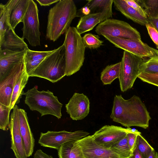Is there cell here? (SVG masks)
Listing matches in <instances>:
<instances>
[{
  "mask_svg": "<svg viewBox=\"0 0 158 158\" xmlns=\"http://www.w3.org/2000/svg\"><path fill=\"white\" fill-rule=\"evenodd\" d=\"M136 146L143 158H148L154 148L141 135L138 134L136 137Z\"/></svg>",
  "mask_w": 158,
  "mask_h": 158,
  "instance_id": "cell-30",
  "label": "cell"
},
{
  "mask_svg": "<svg viewBox=\"0 0 158 158\" xmlns=\"http://www.w3.org/2000/svg\"><path fill=\"white\" fill-rule=\"evenodd\" d=\"M149 23H150L158 32V17L156 18H148Z\"/></svg>",
  "mask_w": 158,
  "mask_h": 158,
  "instance_id": "cell-41",
  "label": "cell"
},
{
  "mask_svg": "<svg viewBox=\"0 0 158 158\" xmlns=\"http://www.w3.org/2000/svg\"><path fill=\"white\" fill-rule=\"evenodd\" d=\"M115 9L128 19L143 26L149 23L148 18L142 16L136 10L129 6L124 0H113Z\"/></svg>",
  "mask_w": 158,
  "mask_h": 158,
  "instance_id": "cell-20",
  "label": "cell"
},
{
  "mask_svg": "<svg viewBox=\"0 0 158 158\" xmlns=\"http://www.w3.org/2000/svg\"><path fill=\"white\" fill-rule=\"evenodd\" d=\"M145 26L149 35L158 49V32L149 23Z\"/></svg>",
  "mask_w": 158,
  "mask_h": 158,
  "instance_id": "cell-37",
  "label": "cell"
},
{
  "mask_svg": "<svg viewBox=\"0 0 158 158\" xmlns=\"http://www.w3.org/2000/svg\"><path fill=\"white\" fill-rule=\"evenodd\" d=\"M60 0H37L41 6H49L52 4L58 2Z\"/></svg>",
  "mask_w": 158,
  "mask_h": 158,
  "instance_id": "cell-40",
  "label": "cell"
},
{
  "mask_svg": "<svg viewBox=\"0 0 158 158\" xmlns=\"http://www.w3.org/2000/svg\"><path fill=\"white\" fill-rule=\"evenodd\" d=\"M104 37L116 47L131 53L143 59L151 57L156 54L155 48L149 46L142 40L106 36Z\"/></svg>",
  "mask_w": 158,
  "mask_h": 158,
  "instance_id": "cell-10",
  "label": "cell"
},
{
  "mask_svg": "<svg viewBox=\"0 0 158 158\" xmlns=\"http://www.w3.org/2000/svg\"><path fill=\"white\" fill-rule=\"evenodd\" d=\"M23 40L18 36L14 30L10 26L5 32L2 42L0 44V49L16 51H25L28 48Z\"/></svg>",
  "mask_w": 158,
  "mask_h": 158,
  "instance_id": "cell-19",
  "label": "cell"
},
{
  "mask_svg": "<svg viewBox=\"0 0 158 158\" xmlns=\"http://www.w3.org/2000/svg\"><path fill=\"white\" fill-rule=\"evenodd\" d=\"M132 153V155L129 158H143L136 145Z\"/></svg>",
  "mask_w": 158,
  "mask_h": 158,
  "instance_id": "cell-42",
  "label": "cell"
},
{
  "mask_svg": "<svg viewBox=\"0 0 158 158\" xmlns=\"http://www.w3.org/2000/svg\"><path fill=\"white\" fill-rule=\"evenodd\" d=\"M11 109L9 106L0 103V128L4 131L10 129V114Z\"/></svg>",
  "mask_w": 158,
  "mask_h": 158,
  "instance_id": "cell-32",
  "label": "cell"
},
{
  "mask_svg": "<svg viewBox=\"0 0 158 158\" xmlns=\"http://www.w3.org/2000/svg\"><path fill=\"white\" fill-rule=\"evenodd\" d=\"M86 5L90 10L91 13L102 12L105 10L112 9L113 0H89Z\"/></svg>",
  "mask_w": 158,
  "mask_h": 158,
  "instance_id": "cell-28",
  "label": "cell"
},
{
  "mask_svg": "<svg viewBox=\"0 0 158 158\" xmlns=\"http://www.w3.org/2000/svg\"><path fill=\"white\" fill-rule=\"evenodd\" d=\"M110 117L114 122L127 128L135 126L145 129L151 119L145 104L135 95L127 100L121 95H116Z\"/></svg>",
  "mask_w": 158,
  "mask_h": 158,
  "instance_id": "cell-1",
  "label": "cell"
},
{
  "mask_svg": "<svg viewBox=\"0 0 158 158\" xmlns=\"http://www.w3.org/2000/svg\"><path fill=\"white\" fill-rule=\"evenodd\" d=\"M77 8L72 0H60L49 10L46 39L53 42L65 34L73 20L77 17Z\"/></svg>",
  "mask_w": 158,
  "mask_h": 158,
  "instance_id": "cell-2",
  "label": "cell"
},
{
  "mask_svg": "<svg viewBox=\"0 0 158 158\" xmlns=\"http://www.w3.org/2000/svg\"><path fill=\"white\" fill-rule=\"evenodd\" d=\"M91 13V12L90 10L88 7L85 5L84 6L77 11V17H81Z\"/></svg>",
  "mask_w": 158,
  "mask_h": 158,
  "instance_id": "cell-38",
  "label": "cell"
},
{
  "mask_svg": "<svg viewBox=\"0 0 158 158\" xmlns=\"http://www.w3.org/2000/svg\"><path fill=\"white\" fill-rule=\"evenodd\" d=\"M148 158H158V153L154 150L152 151Z\"/></svg>",
  "mask_w": 158,
  "mask_h": 158,
  "instance_id": "cell-43",
  "label": "cell"
},
{
  "mask_svg": "<svg viewBox=\"0 0 158 158\" xmlns=\"http://www.w3.org/2000/svg\"><path fill=\"white\" fill-rule=\"evenodd\" d=\"M29 77L25 71L16 84L13 91L10 106L11 110L14 109L16 104L19 102L23 94V89L27 83Z\"/></svg>",
  "mask_w": 158,
  "mask_h": 158,
  "instance_id": "cell-26",
  "label": "cell"
},
{
  "mask_svg": "<svg viewBox=\"0 0 158 158\" xmlns=\"http://www.w3.org/2000/svg\"><path fill=\"white\" fill-rule=\"evenodd\" d=\"M155 55L147 59H143L140 65L142 73H158V50L155 49Z\"/></svg>",
  "mask_w": 158,
  "mask_h": 158,
  "instance_id": "cell-27",
  "label": "cell"
},
{
  "mask_svg": "<svg viewBox=\"0 0 158 158\" xmlns=\"http://www.w3.org/2000/svg\"><path fill=\"white\" fill-rule=\"evenodd\" d=\"M83 43L85 48L96 49L103 45V41L100 40L98 35L91 33L85 34L82 37Z\"/></svg>",
  "mask_w": 158,
  "mask_h": 158,
  "instance_id": "cell-31",
  "label": "cell"
},
{
  "mask_svg": "<svg viewBox=\"0 0 158 158\" xmlns=\"http://www.w3.org/2000/svg\"><path fill=\"white\" fill-rule=\"evenodd\" d=\"M121 65V61L107 66L101 73L100 79L104 85L110 84L116 79L118 78Z\"/></svg>",
  "mask_w": 158,
  "mask_h": 158,
  "instance_id": "cell-25",
  "label": "cell"
},
{
  "mask_svg": "<svg viewBox=\"0 0 158 158\" xmlns=\"http://www.w3.org/2000/svg\"><path fill=\"white\" fill-rule=\"evenodd\" d=\"M34 158H53L52 156L44 152L41 149L37 150L35 152Z\"/></svg>",
  "mask_w": 158,
  "mask_h": 158,
  "instance_id": "cell-39",
  "label": "cell"
},
{
  "mask_svg": "<svg viewBox=\"0 0 158 158\" xmlns=\"http://www.w3.org/2000/svg\"><path fill=\"white\" fill-rule=\"evenodd\" d=\"M77 141L81 147L85 158H127L115 150L98 145L94 142L91 135Z\"/></svg>",
  "mask_w": 158,
  "mask_h": 158,
  "instance_id": "cell-13",
  "label": "cell"
},
{
  "mask_svg": "<svg viewBox=\"0 0 158 158\" xmlns=\"http://www.w3.org/2000/svg\"><path fill=\"white\" fill-rule=\"evenodd\" d=\"M65 49V76L76 73L83 65L85 47L82 37L76 27H70L65 33L63 43Z\"/></svg>",
  "mask_w": 158,
  "mask_h": 158,
  "instance_id": "cell-3",
  "label": "cell"
},
{
  "mask_svg": "<svg viewBox=\"0 0 158 158\" xmlns=\"http://www.w3.org/2000/svg\"><path fill=\"white\" fill-rule=\"evenodd\" d=\"M113 15L112 9H110L85 15L81 17L76 28L81 35L92 30L98 24L112 18Z\"/></svg>",
  "mask_w": 158,
  "mask_h": 158,
  "instance_id": "cell-16",
  "label": "cell"
},
{
  "mask_svg": "<svg viewBox=\"0 0 158 158\" xmlns=\"http://www.w3.org/2000/svg\"><path fill=\"white\" fill-rule=\"evenodd\" d=\"M90 103L89 99L86 95L75 93L66 104V112L73 120H82L89 114Z\"/></svg>",
  "mask_w": 158,
  "mask_h": 158,
  "instance_id": "cell-15",
  "label": "cell"
},
{
  "mask_svg": "<svg viewBox=\"0 0 158 158\" xmlns=\"http://www.w3.org/2000/svg\"><path fill=\"white\" fill-rule=\"evenodd\" d=\"M148 18L158 17V0H138Z\"/></svg>",
  "mask_w": 158,
  "mask_h": 158,
  "instance_id": "cell-29",
  "label": "cell"
},
{
  "mask_svg": "<svg viewBox=\"0 0 158 158\" xmlns=\"http://www.w3.org/2000/svg\"><path fill=\"white\" fill-rule=\"evenodd\" d=\"M65 49L64 44L52 50L29 75L45 79L52 83L65 76Z\"/></svg>",
  "mask_w": 158,
  "mask_h": 158,
  "instance_id": "cell-5",
  "label": "cell"
},
{
  "mask_svg": "<svg viewBox=\"0 0 158 158\" xmlns=\"http://www.w3.org/2000/svg\"><path fill=\"white\" fill-rule=\"evenodd\" d=\"M29 0H18L10 13V23L14 30L16 27L22 21L28 7Z\"/></svg>",
  "mask_w": 158,
  "mask_h": 158,
  "instance_id": "cell-24",
  "label": "cell"
},
{
  "mask_svg": "<svg viewBox=\"0 0 158 158\" xmlns=\"http://www.w3.org/2000/svg\"><path fill=\"white\" fill-rule=\"evenodd\" d=\"M19 109L18 106L16 105L10 115L11 148L13 151L16 158H28L26 154L20 131Z\"/></svg>",
  "mask_w": 158,
  "mask_h": 158,
  "instance_id": "cell-14",
  "label": "cell"
},
{
  "mask_svg": "<svg viewBox=\"0 0 158 158\" xmlns=\"http://www.w3.org/2000/svg\"><path fill=\"white\" fill-rule=\"evenodd\" d=\"M143 59L126 51L122 59L119 77L121 91L131 89L136 79L142 73L140 65Z\"/></svg>",
  "mask_w": 158,
  "mask_h": 158,
  "instance_id": "cell-6",
  "label": "cell"
},
{
  "mask_svg": "<svg viewBox=\"0 0 158 158\" xmlns=\"http://www.w3.org/2000/svg\"><path fill=\"white\" fill-rule=\"evenodd\" d=\"M19 114L20 132L26 154L29 157L33 152L35 139L29 124L27 113L23 109L19 108Z\"/></svg>",
  "mask_w": 158,
  "mask_h": 158,
  "instance_id": "cell-18",
  "label": "cell"
},
{
  "mask_svg": "<svg viewBox=\"0 0 158 158\" xmlns=\"http://www.w3.org/2000/svg\"><path fill=\"white\" fill-rule=\"evenodd\" d=\"M89 133L83 131L69 132L65 130L48 131L40 133L38 143L41 146L57 150L63 144L74 140H78L88 136Z\"/></svg>",
  "mask_w": 158,
  "mask_h": 158,
  "instance_id": "cell-9",
  "label": "cell"
},
{
  "mask_svg": "<svg viewBox=\"0 0 158 158\" xmlns=\"http://www.w3.org/2000/svg\"><path fill=\"white\" fill-rule=\"evenodd\" d=\"M74 140L63 144L57 150L59 158H85L81 147Z\"/></svg>",
  "mask_w": 158,
  "mask_h": 158,
  "instance_id": "cell-23",
  "label": "cell"
},
{
  "mask_svg": "<svg viewBox=\"0 0 158 158\" xmlns=\"http://www.w3.org/2000/svg\"><path fill=\"white\" fill-rule=\"evenodd\" d=\"M141 133L136 129H132V131L127 134L128 144L132 152L135 147L137 135Z\"/></svg>",
  "mask_w": 158,
  "mask_h": 158,
  "instance_id": "cell-35",
  "label": "cell"
},
{
  "mask_svg": "<svg viewBox=\"0 0 158 158\" xmlns=\"http://www.w3.org/2000/svg\"><path fill=\"white\" fill-rule=\"evenodd\" d=\"M23 94L25 96V103L31 110L38 111L41 116L50 114L58 119L61 118L63 104L52 92L39 91L35 86Z\"/></svg>",
  "mask_w": 158,
  "mask_h": 158,
  "instance_id": "cell-4",
  "label": "cell"
},
{
  "mask_svg": "<svg viewBox=\"0 0 158 158\" xmlns=\"http://www.w3.org/2000/svg\"><path fill=\"white\" fill-rule=\"evenodd\" d=\"M142 81L158 87V73H142L138 77Z\"/></svg>",
  "mask_w": 158,
  "mask_h": 158,
  "instance_id": "cell-34",
  "label": "cell"
},
{
  "mask_svg": "<svg viewBox=\"0 0 158 158\" xmlns=\"http://www.w3.org/2000/svg\"><path fill=\"white\" fill-rule=\"evenodd\" d=\"M22 22L23 40L26 39L33 47L40 45V23L38 10L36 4L33 0H29V4Z\"/></svg>",
  "mask_w": 158,
  "mask_h": 158,
  "instance_id": "cell-8",
  "label": "cell"
},
{
  "mask_svg": "<svg viewBox=\"0 0 158 158\" xmlns=\"http://www.w3.org/2000/svg\"><path fill=\"white\" fill-rule=\"evenodd\" d=\"M25 71L23 58L15 64L4 78L0 81V103L10 107L14 88Z\"/></svg>",
  "mask_w": 158,
  "mask_h": 158,
  "instance_id": "cell-12",
  "label": "cell"
},
{
  "mask_svg": "<svg viewBox=\"0 0 158 158\" xmlns=\"http://www.w3.org/2000/svg\"><path fill=\"white\" fill-rule=\"evenodd\" d=\"M124 0L129 6L136 10L142 16L145 18H148L144 9L138 0Z\"/></svg>",
  "mask_w": 158,
  "mask_h": 158,
  "instance_id": "cell-36",
  "label": "cell"
},
{
  "mask_svg": "<svg viewBox=\"0 0 158 158\" xmlns=\"http://www.w3.org/2000/svg\"><path fill=\"white\" fill-rule=\"evenodd\" d=\"M95 31L99 35L141 40V35L135 28L123 21L109 19L100 23Z\"/></svg>",
  "mask_w": 158,
  "mask_h": 158,
  "instance_id": "cell-7",
  "label": "cell"
},
{
  "mask_svg": "<svg viewBox=\"0 0 158 158\" xmlns=\"http://www.w3.org/2000/svg\"><path fill=\"white\" fill-rule=\"evenodd\" d=\"M132 129L130 127L125 128L114 125H106L91 135L97 144L105 148H110L123 139Z\"/></svg>",
  "mask_w": 158,
  "mask_h": 158,
  "instance_id": "cell-11",
  "label": "cell"
},
{
  "mask_svg": "<svg viewBox=\"0 0 158 158\" xmlns=\"http://www.w3.org/2000/svg\"><path fill=\"white\" fill-rule=\"evenodd\" d=\"M52 51V50L35 51L29 48L25 50L24 62L26 71L29 76L43 60Z\"/></svg>",
  "mask_w": 158,
  "mask_h": 158,
  "instance_id": "cell-21",
  "label": "cell"
},
{
  "mask_svg": "<svg viewBox=\"0 0 158 158\" xmlns=\"http://www.w3.org/2000/svg\"><path fill=\"white\" fill-rule=\"evenodd\" d=\"M110 148L121 153L127 158H129L133 154L128 144L127 135Z\"/></svg>",
  "mask_w": 158,
  "mask_h": 158,
  "instance_id": "cell-33",
  "label": "cell"
},
{
  "mask_svg": "<svg viewBox=\"0 0 158 158\" xmlns=\"http://www.w3.org/2000/svg\"><path fill=\"white\" fill-rule=\"evenodd\" d=\"M25 52L0 49V81L15 64L24 58Z\"/></svg>",
  "mask_w": 158,
  "mask_h": 158,
  "instance_id": "cell-17",
  "label": "cell"
},
{
  "mask_svg": "<svg viewBox=\"0 0 158 158\" xmlns=\"http://www.w3.org/2000/svg\"><path fill=\"white\" fill-rule=\"evenodd\" d=\"M18 0H9L5 5L0 4V44L3 40L4 34L10 26L11 12Z\"/></svg>",
  "mask_w": 158,
  "mask_h": 158,
  "instance_id": "cell-22",
  "label": "cell"
}]
</instances>
